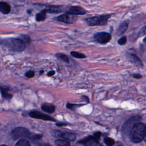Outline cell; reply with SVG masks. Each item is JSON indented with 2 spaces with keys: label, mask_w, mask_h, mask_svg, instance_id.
<instances>
[{
  "label": "cell",
  "mask_w": 146,
  "mask_h": 146,
  "mask_svg": "<svg viewBox=\"0 0 146 146\" xmlns=\"http://www.w3.org/2000/svg\"><path fill=\"white\" fill-rule=\"evenodd\" d=\"M43 72V70H42V71H40V74H42Z\"/></svg>",
  "instance_id": "obj_34"
},
{
  "label": "cell",
  "mask_w": 146,
  "mask_h": 146,
  "mask_svg": "<svg viewBox=\"0 0 146 146\" xmlns=\"http://www.w3.org/2000/svg\"><path fill=\"white\" fill-rule=\"evenodd\" d=\"M128 25H129L128 20H126V21H124L123 22H121V24L119 26V27L116 30V34L119 36L123 34L127 30Z\"/></svg>",
  "instance_id": "obj_13"
},
{
  "label": "cell",
  "mask_w": 146,
  "mask_h": 146,
  "mask_svg": "<svg viewBox=\"0 0 146 146\" xmlns=\"http://www.w3.org/2000/svg\"><path fill=\"white\" fill-rule=\"evenodd\" d=\"M78 143L84 144V146H102L99 143L98 140H96L94 136H89L85 137L79 141Z\"/></svg>",
  "instance_id": "obj_11"
},
{
  "label": "cell",
  "mask_w": 146,
  "mask_h": 146,
  "mask_svg": "<svg viewBox=\"0 0 146 146\" xmlns=\"http://www.w3.org/2000/svg\"><path fill=\"white\" fill-rule=\"evenodd\" d=\"M78 17L70 14H63L56 17V20L65 23H73L76 21Z\"/></svg>",
  "instance_id": "obj_8"
},
{
  "label": "cell",
  "mask_w": 146,
  "mask_h": 146,
  "mask_svg": "<svg viewBox=\"0 0 146 146\" xmlns=\"http://www.w3.org/2000/svg\"><path fill=\"white\" fill-rule=\"evenodd\" d=\"M0 92L5 99L9 100L12 97V95L9 92V88L7 87L0 86Z\"/></svg>",
  "instance_id": "obj_16"
},
{
  "label": "cell",
  "mask_w": 146,
  "mask_h": 146,
  "mask_svg": "<svg viewBox=\"0 0 146 146\" xmlns=\"http://www.w3.org/2000/svg\"><path fill=\"white\" fill-rule=\"evenodd\" d=\"M34 72L33 71H31V70H30V71H27V72H26V74H25V75H26V76H27V78H32V77H33L34 76Z\"/></svg>",
  "instance_id": "obj_27"
},
{
  "label": "cell",
  "mask_w": 146,
  "mask_h": 146,
  "mask_svg": "<svg viewBox=\"0 0 146 146\" xmlns=\"http://www.w3.org/2000/svg\"><path fill=\"white\" fill-rule=\"evenodd\" d=\"M32 141H36L39 140L42 137V135L41 134H35V135H30L29 137Z\"/></svg>",
  "instance_id": "obj_25"
},
{
  "label": "cell",
  "mask_w": 146,
  "mask_h": 146,
  "mask_svg": "<svg viewBox=\"0 0 146 146\" xmlns=\"http://www.w3.org/2000/svg\"><path fill=\"white\" fill-rule=\"evenodd\" d=\"M133 75V76L134 78H137V79L141 78L142 77V75H141V74H133V75Z\"/></svg>",
  "instance_id": "obj_30"
},
{
  "label": "cell",
  "mask_w": 146,
  "mask_h": 146,
  "mask_svg": "<svg viewBox=\"0 0 146 146\" xmlns=\"http://www.w3.org/2000/svg\"><path fill=\"white\" fill-rule=\"evenodd\" d=\"M29 115L33 118L35 119H42L44 120H49V121H55V120L54 118L46 115L43 113H42L40 112H39L38 111H33L30 112Z\"/></svg>",
  "instance_id": "obj_10"
},
{
  "label": "cell",
  "mask_w": 146,
  "mask_h": 146,
  "mask_svg": "<svg viewBox=\"0 0 146 146\" xmlns=\"http://www.w3.org/2000/svg\"><path fill=\"white\" fill-rule=\"evenodd\" d=\"M15 146H31L30 142L26 139H21L19 140Z\"/></svg>",
  "instance_id": "obj_21"
},
{
  "label": "cell",
  "mask_w": 146,
  "mask_h": 146,
  "mask_svg": "<svg viewBox=\"0 0 146 146\" xmlns=\"http://www.w3.org/2000/svg\"><path fill=\"white\" fill-rule=\"evenodd\" d=\"M51 133L55 137H61L67 140L74 141L76 139L75 135L74 133L69 132H61L57 130H54L51 132Z\"/></svg>",
  "instance_id": "obj_7"
},
{
  "label": "cell",
  "mask_w": 146,
  "mask_h": 146,
  "mask_svg": "<svg viewBox=\"0 0 146 146\" xmlns=\"http://www.w3.org/2000/svg\"><path fill=\"white\" fill-rule=\"evenodd\" d=\"M57 126H59V127H61V126H66L67 125V124H65L64 123H56V124Z\"/></svg>",
  "instance_id": "obj_32"
},
{
  "label": "cell",
  "mask_w": 146,
  "mask_h": 146,
  "mask_svg": "<svg viewBox=\"0 0 146 146\" xmlns=\"http://www.w3.org/2000/svg\"><path fill=\"white\" fill-rule=\"evenodd\" d=\"M19 39H21L22 40H23L25 43H30L31 42V40L30 37L29 35H26V34H22V35H21Z\"/></svg>",
  "instance_id": "obj_23"
},
{
  "label": "cell",
  "mask_w": 146,
  "mask_h": 146,
  "mask_svg": "<svg viewBox=\"0 0 146 146\" xmlns=\"http://www.w3.org/2000/svg\"><path fill=\"white\" fill-rule=\"evenodd\" d=\"M70 54L73 57L76 58H79V59L85 58L86 57V55H84L83 54H82V53H80V52H76V51H71L70 52Z\"/></svg>",
  "instance_id": "obj_22"
},
{
  "label": "cell",
  "mask_w": 146,
  "mask_h": 146,
  "mask_svg": "<svg viewBox=\"0 0 146 146\" xmlns=\"http://www.w3.org/2000/svg\"><path fill=\"white\" fill-rule=\"evenodd\" d=\"M11 11V7L9 3L6 2H0V12L4 14H9Z\"/></svg>",
  "instance_id": "obj_15"
},
{
  "label": "cell",
  "mask_w": 146,
  "mask_h": 146,
  "mask_svg": "<svg viewBox=\"0 0 146 146\" xmlns=\"http://www.w3.org/2000/svg\"><path fill=\"white\" fill-rule=\"evenodd\" d=\"M0 44L13 51L21 52L26 47V43L19 38H0Z\"/></svg>",
  "instance_id": "obj_2"
},
{
  "label": "cell",
  "mask_w": 146,
  "mask_h": 146,
  "mask_svg": "<svg viewBox=\"0 0 146 146\" xmlns=\"http://www.w3.org/2000/svg\"><path fill=\"white\" fill-rule=\"evenodd\" d=\"M101 135H102V133L100 132H96L95 133H94V136L95 137V138L96 139V140H99V138L101 136Z\"/></svg>",
  "instance_id": "obj_28"
},
{
  "label": "cell",
  "mask_w": 146,
  "mask_h": 146,
  "mask_svg": "<svg viewBox=\"0 0 146 146\" xmlns=\"http://www.w3.org/2000/svg\"><path fill=\"white\" fill-rule=\"evenodd\" d=\"M39 146H51V145L47 143H42V144H40Z\"/></svg>",
  "instance_id": "obj_33"
},
{
  "label": "cell",
  "mask_w": 146,
  "mask_h": 146,
  "mask_svg": "<svg viewBox=\"0 0 146 146\" xmlns=\"http://www.w3.org/2000/svg\"><path fill=\"white\" fill-rule=\"evenodd\" d=\"M46 13L47 12L44 9H43L42 11H40L39 13L36 14L35 16V19L38 22L40 21H43L45 20L46 18Z\"/></svg>",
  "instance_id": "obj_17"
},
{
  "label": "cell",
  "mask_w": 146,
  "mask_h": 146,
  "mask_svg": "<svg viewBox=\"0 0 146 146\" xmlns=\"http://www.w3.org/2000/svg\"><path fill=\"white\" fill-rule=\"evenodd\" d=\"M56 57L63 61H64L66 63H69V59L67 55L65 54H62V53H57L55 55Z\"/></svg>",
  "instance_id": "obj_19"
},
{
  "label": "cell",
  "mask_w": 146,
  "mask_h": 146,
  "mask_svg": "<svg viewBox=\"0 0 146 146\" xmlns=\"http://www.w3.org/2000/svg\"><path fill=\"white\" fill-rule=\"evenodd\" d=\"M111 14H103L94 16L86 19V21L88 26H105L107 24L108 19L111 18Z\"/></svg>",
  "instance_id": "obj_3"
},
{
  "label": "cell",
  "mask_w": 146,
  "mask_h": 146,
  "mask_svg": "<svg viewBox=\"0 0 146 146\" xmlns=\"http://www.w3.org/2000/svg\"><path fill=\"white\" fill-rule=\"evenodd\" d=\"M41 108L43 111L48 112V113H52L55 111V106L52 104H44L41 106Z\"/></svg>",
  "instance_id": "obj_18"
},
{
  "label": "cell",
  "mask_w": 146,
  "mask_h": 146,
  "mask_svg": "<svg viewBox=\"0 0 146 146\" xmlns=\"http://www.w3.org/2000/svg\"><path fill=\"white\" fill-rule=\"evenodd\" d=\"M67 107L68 108H70V109H72V110H73L75 107V106H78V105H77V104H70V103H67Z\"/></svg>",
  "instance_id": "obj_29"
},
{
  "label": "cell",
  "mask_w": 146,
  "mask_h": 146,
  "mask_svg": "<svg viewBox=\"0 0 146 146\" xmlns=\"http://www.w3.org/2000/svg\"><path fill=\"white\" fill-rule=\"evenodd\" d=\"M127 42V37L125 36H121L118 40H117V43L120 45H124Z\"/></svg>",
  "instance_id": "obj_26"
},
{
  "label": "cell",
  "mask_w": 146,
  "mask_h": 146,
  "mask_svg": "<svg viewBox=\"0 0 146 146\" xmlns=\"http://www.w3.org/2000/svg\"><path fill=\"white\" fill-rule=\"evenodd\" d=\"M119 146H121V145H119Z\"/></svg>",
  "instance_id": "obj_36"
},
{
  "label": "cell",
  "mask_w": 146,
  "mask_h": 146,
  "mask_svg": "<svg viewBox=\"0 0 146 146\" xmlns=\"http://www.w3.org/2000/svg\"><path fill=\"white\" fill-rule=\"evenodd\" d=\"M45 8L43 9L47 13H59L64 10V7L59 5H43Z\"/></svg>",
  "instance_id": "obj_12"
},
{
  "label": "cell",
  "mask_w": 146,
  "mask_h": 146,
  "mask_svg": "<svg viewBox=\"0 0 146 146\" xmlns=\"http://www.w3.org/2000/svg\"><path fill=\"white\" fill-rule=\"evenodd\" d=\"M128 58L130 60L134 63L136 66L143 67V63L141 60L139 59V58L135 54H128Z\"/></svg>",
  "instance_id": "obj_14"
},
{
  "label": "cell",
  "mask_w": 146,
  "mask_h": 146,
  "mask_svg": "<svg viewBox=\"0 0 146 146\" xmlns=\"http://www.w3.org/2000/svg\"><path fill=\"white\" fill-rule=\"evenodd\" d=\"M30 133L28 129L25 127H16L11 132V135L13 139L17 140L22 138L29 137Z\"/></svg>",
  "instance_id": "obj_5"
},
{
  "label": "cell",
  "mask_w": 146,
  "mask_h": 146,
  "mask_svg": "<svg viewBox=\"0 0 146 146\" xmlns=\"http://www.w3.org/2000/svg\"><path fill=\"white\" fill-rule=\"evenodd\" d=\"M55 143L56 146H70L69 142L64 140H56Z\"/></svg>",
  "instance_id": "obj_20"
},
{
  "label": "cell",
  "mask_w": 146,
  "mask_h": 146,
  "mask_svg": "<svg viewBox=\"0 0 146 146\" xmlns=\"http://www.w3.org/2000/svg\"><path fill=\"white\" fill-rule=\"evenodd\" d=\"M141 117L139 115H136L131 117L123 125L122 131L124 133H128L129 132L132 127L137 123H139L141 120Z\"/></svg>",
  "instance_id": "obj_4"
},
{
  "label": "cell",
  "mask_w": 146,
  "mask_h": 146,
  "mask_svg": "<svg viewBox=\"0 0 146 146\" xmlns=\"http://www.w3.org/2000/svg\"><path fill=\"white\" fill-rule=\"evenodd\" d=\"M0 146H7V145H1Z\"/></svg>",
  "instance_id": "obj_35"
},
{
  "label": "cell",
  "mask_w": 146,
  "mask_h": 146,
  "mask_svg": "<svg viewBox=\"0 0 146 146\" xmlns=\"http://www.w3.org/2000/svg\"><path fill=\"white\" fill-rule=\"evenodd\" d=\"M104 141L105 143L108 146H112L115 144V141L110 137H105Z\"/></svg>",
  "instance_id": "obj_24"
},
{
  "label": "cell",
  "mask_w": 146,
  "mask_h": 146,
  "mask_svg": "<svg viewBox=\"0 0 146 146\" xmlns=\"http://www.w3.org/2000/svg\"><path fill=\"white\" fill-rule=\"evenodd\" d=\"M146 127L145 124L139 122L135 124L129 132L131 141L135 143L141 142L145 136Z\"/></svg>",
  "instance_id": "obj_1"
},
{
  "label": "cell",
  "mask_w": 146,
  "mask_h": 146,
  "mask_svg": "<svg viewBox=\"0 0 146 146\" xmlns=\"http://www.w3.org/2000/svg\"><path fill=\"white\" fill-rule=\"evenodd\" d=\"M94 38L98 43L106 44L111 39V35L107 32H98L94 35Z\"/></svg>",
  "instance_id": "obj_6"
},
{
  "label": "cell",
  "mask_w": 146,
  "mask_h": 146,
  "mask_svg": "<svg viewBox=\"0 0 146 146\" xmlns=\"http://www.w3.org/2000/svg\"><path fill=\"white\" fill-rule=\"evenodd\" d=\"M86 12H87L86 10L80 6H70L66 10L65 13L76 15H84L86 13Z\"/></svg>",
  "instance_id": "obj_9"
},
{
  "label": "cell",
  "mask_w": 146,
  "mask_h": 146,
  "mask_svg": "<svg viewBox=\"0 0 146 146\" xmlns=\"http://www.w3.org/2000/svg\"><path fill=\"white\" fill-rule=\"evenodd\" d=\"M55 71H49L48 73H47V75L48 76H52V75H54V74H55Z\"/></svg>",
  "instance_id": "obj_31"
}]
</instances>
